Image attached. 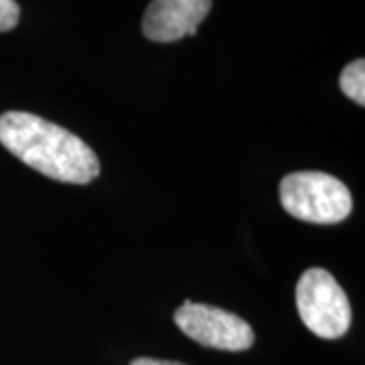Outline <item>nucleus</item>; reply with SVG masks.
<instances>
[{
	"instance_id": "nucleus-3",
	"label": "nucleus",
	"mask_w": 365,
	"mask_h": 365,
	"mask_svg": "<svg viewBox=\"0 0 365 365\" xmlns=\"http://www.w3.org/2000/svg\"><path fill=\"white\" fill-rule=\"evenodd\" d=\"M297 309L304 327L321 339H339L351 327V304L325 268H311L297 284Z\"/></svg>"
},
{
	"instance_id": "nucleus-7",
	"label": "nucleus",
	"mask_w": 365,
	"mask_h": 365,
	"mask_svg": "<svg viewBox=\"0 0 365 365\" xmlns=\"http://www.w3.org/2000/svg\"><path fill=\"white\" fill-rule=\"evenodd\" d=\"M21 19V9L16 0H0V33L13 31L19 25Z\"/></svg>"
},
{
	"instance_id": "nucleus-6",
	"label": "nucleus",
	"mask_w": 365,
	"mask_h": 365,
	"mask_svg": "<svg viewBox=\"0 0 365 365\" xmlns=\"http://www.w3.org/2000/svg\"><path fill=\"white\" fill-rule=\"evenodd\" d=\"M339 86L347 98L359 106L365 104V61L357 59L343 69L339 78Z\"/></svg>"
},
{
	"instance_id": "nucleus-4",
	"label": "nucleus",
	"mask_w": 365,
	"mask_h": 365,
	"mask_svg": "<svg viewBox=\"0 0 365 365\" xmlns=\"http://www.w3.org/2000/svg\"><path fill=\"white\" fill-rule=\"evenodd\" d=\"M175 323L189 339L211 349L246 351L256 339L252 327L237 314L191 300L175 311Z\"/></svg>"
},
{
	"instance_id": "nucleus-2",
	"label": "nucleus",
	"mask_w": 365,
	"mask_h": 365,
	"mask_svg": "<svg viewBox=\"0 0 365 365\" xmlns=\"http://www.w3.org/2000/svg\"><path fill=\"white\" fill-rule=\"evenodd\" d=\"M280 203L288 215L321 225L341 223L353 207L347 185L317 170L287 175L280 182Z\"/></svg>"
},
{
	"instance_id": "nucleus-8",
	"label": "nucleus",
	"mask_w": 365,
	"mask_h": 365,
	"mask_svg": "<svg viewBox=\"0 0 365 365\" xmlns=\"http://www.w3.org/2000/svg\"><path fill=\"white\" fill-rule=\"evenodd\" d=\"M130 365H185L179 361H167V359H153V357H138Z\"/></svg>"
},
{
	"instance_id": "nucleus-5",
	"label": "nucleus",
	"mask_w": 365,
	"mask_h": 365,
	"mask_svg": "<svg viewBox=\"0 0 365 365\" xmlns=\"http://www.w3.org/2000/svg\"><path fill=\"white\" fill-rule=\"evenodd\" d=\"M211 6L213 0H153L143 19L144 37L157 43L195 37Z\"/></svg>"
},
{
	"instance_id": "nucleus-1",
	"label": "nucleus",
	"mask_w": 365,
	"mask_h": 365,
	"mask_svg": "<svg viewBox=\"0 0 365 365\" xmlns=\"http://www.w3.org/2000/svg\"><path fill=\"white\" fill-rule=\"evenodd\" d=\"M0 144L53 181L88 185L100 175V160L79 136L29 112L0 116Z\"/></svg>"
}]
</instances>
